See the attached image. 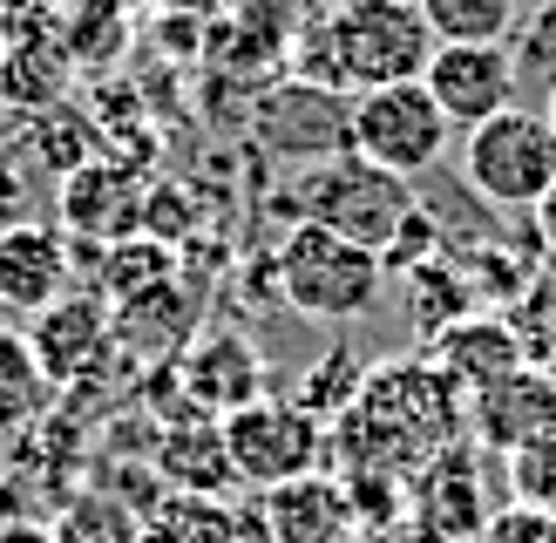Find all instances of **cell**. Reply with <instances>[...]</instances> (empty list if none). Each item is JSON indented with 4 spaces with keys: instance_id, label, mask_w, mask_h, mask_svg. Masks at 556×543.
Returning <instances> with one entry per match:
<instances>
[{
    "instance_id": "cell-1",
    "label": "cell",
    "mask_w": 556,
    "mask_h": 543,
    "mask_svg": "<svg viewBox=\"0 0 556 543\" xmlns=\"http://www.w3.org/2000/svg\"><path fill=\"white\" fill-rule=\"evenodd\" d=\"M313 41L326 48V68L313 75L319 89L340 81V89L367 96V89H394V81H421L434 35L421 21V0H340Z\"/></svg>"
},
{
    "instance_id": "cell-2",
    "label": "cell",
    "mask_w": 556,
    "mask_h": 543,
    "mask_svg": "<svg viewBox=\"0 0 556 543\" xmlns=\"http://www.w3.org/2000/svg\"><path fill=\"white\" fill-rule=\"evenodd\" d=\"M271 272H278V299L299 319H319V326H346L359 313H374L380 286H387L380 252H367V244H353L326 225H299V217H292L286 244H278Z\"/></svg>"
},
{
    "instance_id": "cell-3",
    "label": "cell",
    "mask_w": 556,
    "mask_h": 543,
    "mask_svg": "<svg viewBox=\"0 0 556 543\" xmlns=\"http://www.w3.org/2000/svg\"><path fill=\"white\" fill-rule=\"evenodd\" d=\"M292 211H299V225H326V231H340L353 244H367V252H387L394 231L421 204H414V190L401 177L359 163L353 150H332V156H319V163H305V171H299Z\"/></svg>"
},
{
    "instance_id": "cell-4",
    "label": "cell",
    "mask_w": 556,
    "mask_h": 543,
    "mask_svg": "<svg viewBox=\"0 0 556 543\" xmlns=\"http://www.w3.org/2000/svg\"><path fill=\"white\" fill-rule=\"evenodd\" d=\"M462 184L495 211H536L556 184V129L543 109H503L476 129H462Z\"/></svg>"
},
{
    "instance_id": "cell-5",
    "label": "cell",
    "mask_w": 556,
    "mask_h": 543,
    "mask_svg": "<svg viewBox=\"0 0 556 543\" xmlns=\"http://www.w3.org/2000/svg\"><path fill=\"white\" fill-rule=\"evenodd\" d=\"M448 116L434 109V96L421 81H394V89H367L346 102V150L374 171L414 184L421 171H434L448 150Z\"/></svg>"
},
{
    "instance_id": "cell-6",
    "label": "cell",
    "mask_w": 556,
    "mask_h": 543,
    "mask_svg": "<svg viewBox=\"0 0 556 543\" xmlns=\"http://www.w3.org/2000/svg\"><path fill=\"white\" fill-rule=\"evenodd\" d=\"M225 434V455H231V476L252 482V489H278L292 476H313L326 462V421L305 415L292 394H258L244 401L238 415L217 421Z\"/></svg>"
},
{
    "instance_id": "cell-7",
    "label": "cell",
    "mask_w": 556,
    "mask_h": 543,
    "mask_svg": "<svg viewBox=\"0 0 556 543\" xmlns=\"http://www.w3.org/2000/svg\"><path fill=\"white\" fill-rule=\"evenodd\" d=\"M244 516V536L252 543H359V523H353V503H346V482L340 476H292L278 489H258Z\"/></svg>"
},
{
    "instance_id": "cell-8",
    "label": "cell",
    "mask_w": 556,
    "mask_h": 543,
    "mask_svg": "<svg viewBox=\"0 0 556 543\" xmlns=\"http://www.w3.org/2000/svg\"><path fill=\"white\" fill-rule=\"evenodd\" d=\"M516 48H455L441 41L428 54L421 68V89L434 96V109L448 116V129H476L489 116H503V109H516Z\"/></svg>"
},
{
    "instance_id": "cell-9",
    "label": "cell",
    "mask_w": 556,
    "mask_h": 543,
    "mask_svg": "<svg viewBox=\"0 0 556 543\" xmlns=\"http://www.w3.org/2000/svg\"><path fill=\"white\" fill-rule=\"evenodd\" d=\"M68 272L75 244L62 225H41V217L0 225V313H48L54 299H68Z\"/></svg>"
},
{
    "instance_id": "cell-10",
    "label": "cell",
    "mask_w": 556,
    "mask_h": 543,
    "mask_svg": "<svg viewBox=\"0 0 556 543\" xmlns=\"http://www.w3.org/2000/svg\"><path fill=\"white\" fill-rule=\"evenodd\" d=\"M184 388H190V401L204 407L211 421H225V415H238L244 401H258L265 394V353L238 333V326H211V333H198L184 346Z\"/></svg>"
},
{
    "instance_id": "cell-11",
    "label": "cell",
    "mask_w": 556,
    "mask_h": 543,
    "mask_svg": "<svg viewBox=\"0 0 556 543\" xmlns=\"http://www.w3.org/2000/svg\"><path fill=\"white\" fill-rule=\"evenodd\" d=\"M468 434H476L482 449H503V455H516L522 442H536V434H556V380L522 361L516 374L495 380V388L468 394Z\"/></svg>"
},
{
    "instance_id": "cell-12",
    "label": "cell",
    "mask_w": 556,
    "mask_h": 543,
    "mask_svg": "<svg viewBox=\"0 0 556 543\" xmlns=\"http://www.w3.org/2000/svg\"><path fill=\"white\" fill-rule=\"evenodd\" d=\"M109 340H116V319H109L102 299H54L48 313H35V333H27V346H35V361L48 374V388L62 380V388H75V380H89L102 367Z\"/></svg>"
},
{
    "instance_id": "cell-13",
    "label": "cell",
    "mask_w": 556,
    "mask_h": 543,
    "mask_svg": "<svg viewBox=\"0 0 556 543\" xmlns=\"http://www.w3.org/2000/svg\"><path fill=\"white\" fill-rule=\"evenodd\" d=\"M143 198H150L143 177L116 171V163H81L75 177H62V231L68 238L89 231L102 244L136 238V231H143Z\"/></svg>"
},
{
    "instance_id": "cell-14",
    "label": "cell",
    "mask_w": 556,
    "mask_h": 543,
    "mask_svg": "<svg viewBox=\"0 0 556 543\" xmlns=\"http://www.w3.org/2000/svg\"><path fill=\"white\" fill-rule=\"evenodd\" d=\"M434 367L455 380L462 394H482V388H495L503 374H516L522 367V340H516V326H509V313H468V319H455L448 333L434 340Z\"/></svg>"
},
{
    "instance_id": "cell-15",
    "label": "cell",
    "mask_w": 556,
    "mask_h": 543,
    "mask_svg": "<svg viewBox=\"0 0 556 543\" xmlns=\"http://www.w3.org/2000/svg\"><path fill=\"white\" fill-rule=\"evenodd\" d=\"M156 476L177 489V496H231V455H225V434L217 421L198 428H170V442L156 449Z\"/></svg>"
},
{
    "instance_id": "cell-16",
    "label": "cell",
    "mask_w": 556,
    "mask_h": 543,
    "mask_svg": "<svg viewBox=\"0 0 556 543\" xmlns=\"http://www.w3.org/2000/svg\"><path fill=\"white\" fill-rule=\"evenodd\" d=\"M136 543H244V516L225 503V496H163L143 530H136Z\"/></svg>"
},
{
    "instance_id": "cell-17",
    "label": "cell",
    "mask_w": 556,
    "mask_h": 543,
    "mask_svg": "<svg viewBox=\"0 0 556 543\" xmlns=\"http://www.w3.org/2000/svg\"><path fill=\"white\" fill-rule=\"evenodd\" d=\"M421 21L434 48H509V35L522 27V0H421Z\"/></svg>"
},
{
    "instance_id": "cell-18",
    "label": "cell",
    "mask_w": 556,
    "mask_h": 543,
    "mask_svg": "<svg viewBox=\"0 0 556 543\" xmlns=\"http://www.w3.org/2000/svg\"><path fill=\"white\" fill-rule=\"evenodd\" d=\"M407 306H414V326H421L428 340H441L455 319L482 313V306H476V286H468V272L448 265V258H428L421 272H407Z\"/></svg>"
},
{
    "instance_id": "cell-19",
    "label": "cell",
    "mask_w": 556,
    "mask_h": 543,
    "mask_svg": "<svg viewBox=\"0 0 556 543\" xmlns=\"http://www.w3.org/2000/svg\"><path fill=\"white\" fill-rule=\"evenodd\" d=\"M48 374L35 361V346H27V333H14V326H0V434H21L27 421L48 407Z\"/></svg>"
},
{
    "instance_id": "cell-20",
    "label": "cell",
    "mask_w": 556,
    "mask_h": 543,
    "mask_svg": "<svg viewBox=\"0 0 556 543\" xmlns=\"http://www.w3.org/2000/svg\"><path fill=\"white\" fill-rule=\"evenodd\" d=\"M509 489L522 509H549L556 516V434H536L509 455Z\"/></svg>"
},
{
    "instance_id": "cell-21",
    "label": "cell",
    "mask_w": 556,
    "mask_h": 543,
    "mask_svg": "<svg viewBox=\"0 0 556 543\" xmlns=\"http://www.w3.org/2000/svg\"><path fill=\"white\" fill-rule=\"evenodd\" d=\"M516 68L556 81V0H536L516 27Z\"/></svg>"
},
{
    "instance_id": "cell-22",
    "label": "cell",
    "mask_w": 556,
    "mask_h": 543,
    "mask_svg": "<svg viewBox=\"0 0 556 543\" xmlns=\"http://www.w3.org/2000/svg\"><path fill=\"white\" fill-rule=\"evenodd\" d=\"M482 543H556V516L549 509H503V516H489V530Z\"/></svg>"
},
{
    "instance_id": "cell-23",
    "label": "cell",
    "mask_w": 556,
    "mask_h": 543,
    "mask_svg": "<svg viewBox=\"0 0 556 543\" xmlns=\"http://www.w3.org/2000/svg\"><path fill=\"white\" fill-rule=\"evenodd\" d=\"M530 231H536V252H543V265H556V184L543 190V204L530 211Z\"/></svg>"
},
{
    "instance_id": "cell-24",
    "label": "cell",
    "mask_w": 556,
    "mask_h": 543,
    "mask_svg": "<svg viewBox=\"0 0 556 543\" xmlns=\"http://www.w3.org/2000/svg\"><path fill=\"white\" fill-rule=\"evenodd\" d=\"M359 543H441L428 523H414V509L401 516V523H387V530H374V536H359Z\"/></svg>"
},
{
    "instance_id": "cell-25",
    "label": "cell",
    "mask_w": 556,
    "mask_h": 543,
    "mask_svg": "<svg viewBox=\"0 0 556 543\" xmlns=\"http://www.w3.org/2000/svg\"><path fill=\"white\" fill-rule=\"evenodd\" d=\"M0 543H62V536H54V530H41V523H27V516H21V523H0Z\"/></svg>"
},
{
    "instance_id": "cell-26",
    "label": "cell",
    "mask_w": 556,
    "mask_h": 543,
    "mask_svg": "<svg viewBox=\"0 0 556 543\" xmlns=\"http://www.w3.org/2000/svg\"><path fill=\"white\" fill-rule=\"evenodd\" d=\"M35 8H48V0H0V21H14V14H35Z\"/></svg>"
},
{
    "instance_id": "cell-27",
    "label": "cell",
    "mask_w": 556,
    "mask_h": 543,
    "mask_svg": "<svg viewBox=\"0 0 556 543\" xmlns=\"http://www.w3.org/2000/svg\"><path fill=\"white\" fill-rule=\"evenodd\" d=\"M543 116H549V129H556V81H549V102H543Z\"/></svg>"
},
{
    "instance_id": "cell-28",
    "label": "cell",
    "mask_w": 556,
    "mask_h": 543,
    "mask_svg": "<svg viewBox=\"0 0 556 543\" xmlns=\"http://www.w3.org/2000/svg\"><path fill=\"white\" fill-rule=\"evenodd\" d=\"M190 8H211V0H190Z\"/></svg>"
}]
</instances>
